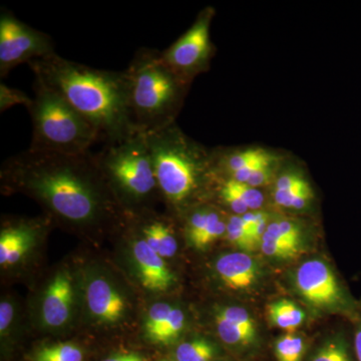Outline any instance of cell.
<instances>
[{"label":"cell","instance_id":"obj_1","mask_svg":"<svg viewBox=\"0 0 361 361\" xmlns=\"http://www.w3.org/2000/svg\"><path fill=\"white\" fill-rule=\"evenodd\" d=\"M2 175L71 224H90L104 211L106 182L92 153L73 156L27 149L4 164Z\"/></svg>","mask_w":361,"mask_h":361},{"label":"cell","instance_id":"obj_2","mask_svg":"<svg viewBox=\"0 0 361 361\" xmlns=\"http://www.w3.org/2000/svg\"><path fill=\"white\" fill-rule=\"evenodd\" d=\"M35 78L61 94L92 126L104 144L140 133L129 104L126 71L97 70L54 54L30 61Z\"/></svg>","mask_w":361,"mask_h":361},{"label":"cell","instance_id":"obj_3","mask_svg":"<svg viewBox=\"0 0 361 361\" xmlns=\"http://www.w3.org/2000/svg\"><path fill=\"white\" fill-rule=\"evenodd\" d=\"M126 73L137 130L147 135L174 123L189 82L165 63L161 51L142 47Z\"/></svg>","mask_w":361,"mask_h":361},{"label":"cell","instance_id":"obj_4","mask_svg":"<svg viewBox=\"0 0 361 361\" xmlns=\"http://www.w3.org/2000/svg\"><path fill=\"white\" fill-rule=\"evenodd\" d=\"M159 190L173 206L193 198L207 176L215 172L212 153L192 141L176 123L146 135Z\"/></svg>","mask_w":361,"mask_h":361},{"label":"cell","instance_id":"obj_5","mask_svg":"<svg viewBox=\"0 0 361 361\" xmlns=\"http://www.w3.org/2000/svg\"><path fill=\"white\" fill-rule=\"evenodd\" d=\"M35 96L27 111L32 120L30 149L63 155H87L96 142V130L56 90L35 78Z\"/></svg>","mask_w":361,"mask_h":361},{"label":"cell","instance_id":"obj_6","mask_svg":"<svg viewBox=\"0 0 361 361\" xmlns=\"http://www.w3.org/2000/svg\"><path fill=\"white\" fill-rule=\"evenodd\" d=\"M92 156L106 184L125 200L142 202L160 191L146 134L137 133L123 141L104 144Z\"/></svg>","mask_w":361,"mask_h":361},{"label":"cell","instance_id":"obj_7","mask_svg":"<svg viewBox=\"0 0 361 361\" xmlns=\"http://www.w3.org/2000/svg\"><path fill=\"white\" fill-rule=\"evenodd\" d=\"M56 54L52 39L47 33L16 18L11 11L0 13V77L4 78L21 63Z\"/></svg>","mask_w":361,"mask_h":361},{"label":"cell","instance_id":"obj_8","mask_svg":"<svg viewBox=\"0 0 361 361\" xmlns=\"http://www.w3.org/2000/svg\"><path fill=\"white\" fill-rule=\"evenodd\" d=\"M213 16L214 9L207 7L177 42L161 51L165 63L188 82L197 73L206 70L212 56L210 26Z\"/></svg>","mask_w":361,"mask_h":361},{"label":"cell","instance_id":"obj_9","mask_svg":"<svg viewBox=\"0 0 361 361\" xmlns=\"http://www.w3.org/2000/svg\"><path fill=\"white\" fill-rule=\"evenodd\" d=\"M295 285L299 294L317 307H332L341 302V285L334 271L318 259L300 265L297 269Z\"/></svg>","mask_w":361,"mask_h":361},{"label":"cell","instance_id":"obj_10","mask_svg":"<svg viewBox=\"0 0 361 361\" xmlns=\"http://www.w3.org/2000/svg\"><path fill=\"white\" fill-rule=\"evenodd\" d=\"M73 301L71 277L59 273L47 287L42 306V320L47 326L61 327L70 319Z\"/></svg>","mask_w":361,"mask_h":361},{"label":"cell","instance_id":"obj_11","mask_svg":"<svg viewBox=\"0 0 361 361\" xmlns=\"http://www.w3.org/2000/svg\"><path fill=\"white\" fill-rule=\"evenodd\" d=\"M133 251L145 288L152 291H164L174 283V274L169 269L164 258L152 250L144 239L135 242Z\"/></svg>","mask_w":361,"mask_h":361},{"label":"cell","instance_id":"obj_12","mask_svg":"<svg viewBox=\"0 0 361 361\" xmlns=\"http://www.w3.org/2000/svg\"><path fill=\"white\" fill-rule=\"evenodd\" d=\"M221 281L234 290H246L258 281L257 262L246 252H234L221 256L216 262Z\"/></svg>","mask_w":361,"mask_h":361},{"label":"cell","instance_id":"obj_13","mask_svg":"<svg viewBox=\"0 0 361 361\" xmlns=\"http://www.w3.org/2000/svg\"><path fill=\"white\" fill-rule=\"evenodd\" d=\"M87 302L90 313L102 322H118L126 310L122 295L104 278L92 280L87 285Z\"/></svg>","mask_w":361,"mask_h":361},{"label":"cell","instance_id":"obj_14","mask_svg":"<svg viewBox=\"0 0 361 361\" xmlns=\"http://www.w3.org/2000/svg\"><path fill=\"white\" fill-rule=\"evenodd\" d=\"M33 229L27 225H16L2 230L0 235V264L6 265L7 261L16 249L25 243L33 241Z\"/></svg>","mask_w":361,"mask_h":361},{"label":"cell","instance_id":"obj_15","mask_svg":"<svg viewBox=\"0 0 361 361\" xmlns=\"http://www.w3.org/2000/svg\"><path fill=\"white\" fill-rule=\"evenodd\" d=\"M216 325L220 338L228 345L248 348L254 344L257 337V334L247 331L219 315H216Z\"/></svg>","mask_w":361,"mask_h":361},{"label":"cell","instance_id":"obj_16","mask_svg":"<svg viewBox=\"0 0 361 361\" xmlns=\"http://www.w3.org/2000/svg\"><path fill=\"white\" fill-rule=\"evenodd\" d=\"M262 239H272L299 248L301 241L300 228L289 220L270 223Z\"/></svg>","mask_w":361,"mask_h":361},{"label":"cell","instance_id":"obj_17","mask_svg":"<svg viewBox=\"0 0 361 361\" xmlns=\"http://www.w3.org/2000/svg\"><path fill=\"white\" fill-rule=\"evenodd\" d=\"M225 236L230 243L244 252L253 251L258 247L257 243L252 238L251 233L242 220L241 216H232L229 218Z\"/></svg>","mask_w":361,"mask_h":361},{"label":"cell","instance_id":"obj_18","mask_svg":"<svg viewBox=\"0 0 361 361\" xmlns=\"http://www.w3.org/2000/svg\"><path fill=\"white\" fill-rule=\"evenodd\" d=\"M274 351L277 361H302L305 342L301 336L287 334L275 342Z\"/></svg>","mask_w":361,"mask_h":361},{"label":"cell","instance_id":"obj_19","mask_svg":"<svg viewBox=\"0 0 361 361\" xmlns=\"http://www.w3.org/2000/svg\"><path fill=\"white\" fill-rule=\"evenodd\" d=\"M35 361H84V353L73 343L47 346L35 353Z\"/></svg>","mask_w":361,"mask_h":361},{"label":"cell","instance_id":"obj_20","mask_svg":"<svg viewBox=\"0 0 361 361\" xmlns=\"http://www.w3.org/2000/svg\"><path fill=\"white\" fill-rule=\"evenodd\" d=\"M215 355V349L208 341H188L180 344L176 349L177 361H210Z\"/></svg>","mask_w":361,"mask_h":361},{"label":"cell","instance_id":"obj_21","mask_svg":"<svg viewBox=\"0 0 361 361\" xmlns=\"http://www.w3.org/2000/svg\"><path fill=\"white\" fill-rule=\"evenodd\" d=\"M311 361H353L348 343L343 338H334L322 344Z\"/></svg>","mask_w":361,"mask_h":361},{"label":"cell","instance_id":"obj_22","mask_svg":"<svg viewBox=\"0 0 361 361\" xmlns=\"http://www.w3.org/2000/svg\"><path fill=\"white\" fill-rule=\"evenodd\" d=\"M312 197V190L310 184L291 191H275L274 200L278 206L287 209L300 210L307 205Z\"/></svg>","mask_w":361,"mask_h":361},{"label":"cell","instance_id":"obj_23","mask_svg":"<svg viewBox=\"0 0 361 361\" xmlns=\"http://www.w3.org/2000/svg\"><path fill=\"white\" fill-rule=\"evenodd\" d=\"M223 184L235 194L238 195L248 207L249 210H257L264 203V195L257 188L252 187L246 183L237 182L230 178H227Z\"/></svg>","mask_w":361,"mask_h":361},{"label":"cell","instance_id":"obj_24","mask_svg":"<svg viewBox=\"0 0 361 361\" xmlns=\"http://www.w3.org/2000/svg\"><path fill=\"white\" fill-rule=\"evenodd\" d=\"M158 236V254L161 258H170L177 252V240L172 227L164 221L152 219Z\"/></svg>","mask_w":361,"mask_h":361},{"label":"cell","instance_id":"obj_25","mask_svg":"<svg viewBox=\"0 0 361 361\" xmlns=\"http://www.w3.org/2000/svg\"><path fill=\"white\" fill-rule=\"evenodd\" d=\"M185 315L183 311L178 308H173L169 315L167 322L158 336L154 338L155 343L168 344L175 341L180 336V331L184 329Z\"/></svg>","mask_w":361,"mask_h":361},{"label":"cell","instance_id":"obj_26","mask_svg":"<svg viewBox=\"0 0 361 361\" xmlns=\"http://www.w3.org/2000/svg\"><path fill=\"white\" fill-rule=\"evenodd\" d=\"M172 310L173 308L167 303H156L149 310L145 329H146L147 336L152 341L163 329Z\"/></svg>","mask_w":361,"mask_h":361},{"label":"cell","instance_id":"obj_27","mask_svg":"<svg viewBox=\"0 0 361 361\" xmlns=\"http://www.w3.org/2000/svg\"><path fill=\"white\" fill-rule=\"evenodd\" d=\"M217 315L225 318L228 322L238 325L239 327L247 330V331L257 334L255 322L245 308L239 307V306H227V307L218 311Z\"/></svg>","mask_w":361,"mask_h":361},{"label":"cell","instance_id":"obj_28","mask_svg":"<svg viewBox=\"0 0 361 361\" xmlns=\"http://www.w3.org/2000/svg\"><path fill=\"white\" fill-rule=\"evenodd\" d=\"M226 229H227V222L221 217L219 212L215 210L206 231L204 232L200 238L197 240L194 247H196L197 249L206 248L207 246L210 245L214 241L225 235Z\"/></svg>","mask_w":361,"mask_h":361},{"label":"cell","instance_id":"obj_29","mask_svg":"<svg viewBox=\"0 0 361 361\" xmlns=\"http://www.w3.org/2000/svg\"><path fill=\"white\" fill-rule=\"evenodd\" d=\"M32 104V97H30L23 90L9 87L8 85H0V111L4 113L16 104H23L26 109Z\"/></svg>","mask_w":361,"mask_h":361},{"label":"cell","instance_id":"obj_30","mask_svg":"<svg viewBox=\"0 0 361 361\" xmlns=\"http://www.w3.org/2000/svg\"><path fill=\"white\" fill-rule=\"evenodd\" d=\"M260 248L266 256L279 259H290L295 257L299 253V248L281 243L272 239H262Z\"/></svg>","mask_w":361,"mask_h":361},{"label":"cell","instance_id":"obj_31","mask_svg":"<svg viewBox=\"0 0 361 361\" xmlns=\"http://www.w3.org/2000/svg\"><path fill=\"white\" fill-rule=\"evenodd\" d=\"M268 315L271 322L278 327V329H283L287 334H294L295 329L292 324L290 318L284 310L282 300L275 301L274 303L270 304L267 308Z\"/></svg>","mask_w":361,"mask_h":361},{"label":"cell","instance_id":"obj_32","mask_svg":"<svg viewBox=\"0 0 361 361\" xmlns=\"http://www.w3.org/2000/svg\"><path fill=\"white\" fill-rule=\"evenodd\" d=\"M219 197L224 202L226 205L229 207L230 209L237 214V216H242L247 212H249V208L241 198L232 192L231 190L228 189L224 184L221 185L219 190Z\"/></svg>","mask_w":361,"mask_h":361},{"label":"cell","instance_id":"obj_33","mask_svg":"<svg viewBox=\"0 0 361 361\" xmlns=\"http://www.w3.org/2000/svg\"><path fill=\"white\" fill-rule=\"evenodd\" d=\"M308 185V183L300 176L288 174L282 176L277 180L275 191H291Z\"/></svg>","mask_w":361,"mask_h":361},{"label":"cell","instance_id":"obj_34","mask_svg":"<svg viewBox=\"0 0 361 361\" xmlns=\"http://www.w3.org/2000/svg\"><path fill=\"white\" fill-rule=\"evenodd\" d=\"M273 166H266L259 169L256 171L253 175L251 176L250 179L247 180L246 184L250 185L254 188L264 187L266 185L269 184L270 180H272L273 175H274V170H273Z\"/></svg>","mask_w":361,"mask_h":361},{"label":"cell","instance_id":"obj_35","mask_svg":"<svg viewBox=\"0 0 361 361\" xmlns=\"http://www.w3.org/2000/svg\"><path fill=\"white\" fill-rule=\"evenodd\" d=\"M13 304L7 302V301H2L0 303V332L1 334L6 331L13 322Z\"/></svg>","mask_w":361,"mask_h":361},{"label":"cell","instance_id":"obj_36","mask_svg":"<svg viewBox=\"0 0 361 361\" xmlns=\"http://www.w3.org/2000/svg\"><path fill=\"white\" fill-rule=\"evenodd\" d=\"M104 361H144L141 356L130 353V355H121L111 356Z\"/></svg>","mask_w":361,"mask_h":361},{"label":"cell","instance_id":"obj_37","mask_svg":"<svg viewBox=\"0 0 361 361\" xmlns=\"http://www.w3.org/2000/svg\"><path fill=\"white\" fill-rule=\"evenodd\" d=\"M355 351L356 358L358 361H361V323L355 332Z\"/></svg>","mask_w":361,"mask_h":361}]
</instances>
